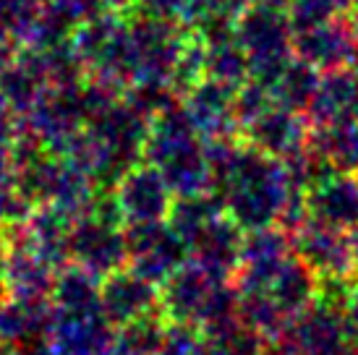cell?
Segmentation results:
<instances>
[{"instance_id": "cell-1", "label": "cell", "mask_w": 358, "mask_h": 355, "mask_svg": "<svg viewBox=\"0 0 358 355\" xmlns=\"http://www.w3.org/2000/svg\"><path fill=\"white\" fill-rule=\"evenodd\" d=\"M296 50L301 60L311 63L314 68H343L345 63H350V55L356 50V29L340 16L322 21L317 27L301 29Z\"/></svg>"}, {"instance_id": "cell-2", "label": "cell", "mask_w": 358, "mask_h": 355, "mask_svg": "<svg viewBox=\"0 0 358 355\" xmlns=\"http://www.w3.org/2000/svg\"><path fill=\"white\" fill-rule=\"evenodd\" d=\"M241 42L257 66H272V63L280 68L288 66L290 31L278 13H269L267 8L246 13L241 24Z\"/></svg>"}, {"instance_id": "cell-3", "label": "cell", "mask_w": 358, "mask_h": 355, "mask_svg": "<svg viewBox=\"0 0 358 355\" xmlns=\"http://www.w3.org/2000/svg\"><path fill=\"white\" fill-rule=\"evenodd\" d=\"M314 110L329 123L358 118V81L353 71H338L314 92Z\"/></svg>"}, {"instance_id": "cell-4", "label": "cell", "mask_w": 358, "mask_h": 355, "mask_svg": "<svg viewBox=\"0 0 358 355\" xmlns=\"http://www.w3.org/2000/svg\"><path fill=\"white\" fill-rule=\"evenodd\" d=\"M350 8V0H293V8H290V24L296 29H308V27H317L322 21L338 19L345 10Z\"/></svg>"}, {"instance_id": "cell-5", "label": "cell", "mask_w": 358, "mask_h": 355, "mask_svg": "<svg viewBox=\"0 0 358 355\" xmlns=\"http://www.w3.org/2000/svg\"><path fill=\"white\" fill-rule=\"evenodd\" d=\"M199 16H228L241 6V0H186Z\"/></svg>"}, {"instance_id": "cell-6", "label": "cell", "mask_w": 358, "mask_h": 355, "mask_svg": "<svg viewBox=\"0 0 358 355\" xmlns=\"http://www.w3.org/2000/svg\"><path fill=\"white\" fill-rule=\"evenodd\" d=\"M348 13H350V27H353V29H356V34H358V0H350Z\"/></svg>"}, {"instance_id": "cell-7", "label": "cell", "mask_w": 358, "mask_h": 355, "mask_svg": "<svg viewBox=\"0 0 358 355\" xmlns=\"http://www.w3.org/2000/svg\"><path fill=\"white\" fill-rule=\"evenodd\" d=\"M350 63H353V76L358 81V42H356V50H353V55H350Z\"/></svg>"}, {"instance_id": "cell-8", "label": "cell", "mask_w": 358, "mask_h": 355, "mask_svg": "<svg viewBox=\"0 0 358 355\" xmlns=\"http://www.w3.org/2000/svg\"><path fill=\"white\" fill-rule=\"evenodd\" d=\"M108 3H113V6H120V3H129V0H108Z\"/></svg>"}, {"instance_id": "cell-9", "label": "cell", "mask_w": 358, "mask_h": 355, "mask_svg": "<svg viewBox=\"0 0 358 355\" xmlns=\"http://www.w3.org/2000/svg\"><path fill=\"white\" fill-rule=\"evenodd\" d=\"M275 3H280V0H275Z\"/></svg>"}]
</instances>
